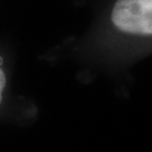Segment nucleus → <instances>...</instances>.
I'll return each instance as SVG.
<instances>
[{
  "mask_svg": "<svg viewBox=\"0 0 152 152\" xmlns=\"http://www.w3.org/2000/svg\"><path fill=\"white\" fill-rule=\"evenodd\" d=\"M112 22L122 32L152 35V0H117L112 11Z\"/></svg>",
  "mask_w": 152,
  "mask_h": 152,
  "instance_id": "f257e3e1",
  "label": "nucleus"
},
{
  "mask_svg": "<svg viewBox=\"0 0 152 152\" xmlns=\"http://www.w3.org/2000/svg\"><path fill=\"white\" fill-rule=\"evenodd\" d=\"M6 83H7V77L4 69L0 66V105L2 102V97H4V91H5Z\"/></svg>",
  "mask_w": 152,
  "mask_h": 152,
  "instance_id": "f03ea898",
  "label": "nucleus"
}]
</instances>
